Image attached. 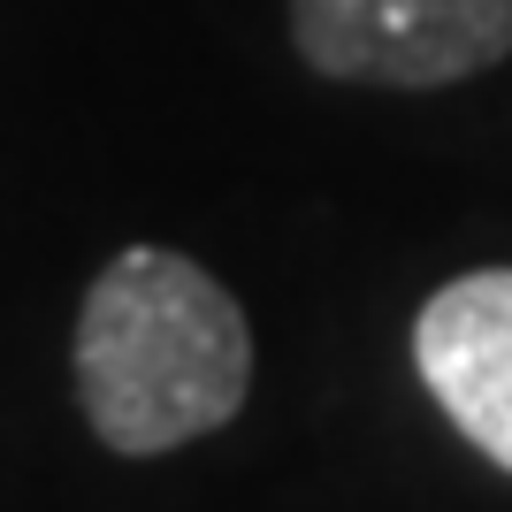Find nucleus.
Listing matches in <instances>:
<instances>
[{"mask_svg":"<svg viewBox=\"0 0 512 512\" xmlns=\"http://www.w3.org/2000/svg\"><path fill=\"white\" fill-rule=\"evenodd\" d=\"M291 46L337 85L436 92L512 54V0H291Z\"/></svg>","mask_w":512,"mask_h":512,"instance_id":"nucleus-2","label":"nucleus"},{"mask_svg":"<svg viewBox=\"0 0 512 512\" xmlns=\"http://www.w3.org/2000/svg\"><path fill=\"white\" fill-rule=\"evenodd\" d=\"M253 390L245 306L169 245H130L77 314V398L107 451L153 459L214 436Z\"/></svg>","mask_w":512,"mask_h":512,"instance_id":"nucleus-1","label":"nucleus"},{"mask_svg":"<svg viewBox=\"0 0 512 512\" xmlns=\"http://www.w3.org/2000/svg\"><path fill=\"white\" fill-rule=\"evenodd\" d=\"M413 367L451 428L512 474V268H474L428 291L413 321Z\"/></svg>","mask_w":512,"mask_h":512,"instance_id":"nucleus-3","label":"nucleus"}]
</instances>
